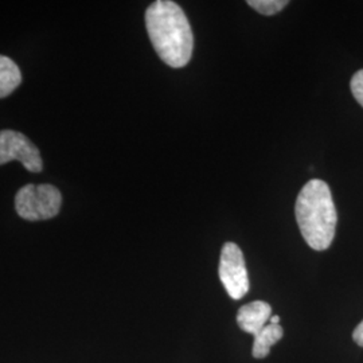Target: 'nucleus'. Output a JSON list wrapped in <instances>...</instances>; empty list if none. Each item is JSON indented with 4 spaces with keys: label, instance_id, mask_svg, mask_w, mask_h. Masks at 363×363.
Listing matches in <instances>:
<instances>
[{
    "label": "nucleus",
    "instance_id": "nucleus-10",
    "mask_svg": "<svg viewBox=\"0 0 363 363\" xmlns=\"http://www.w3.org/2000/svg\"><path fill=\"white\" fill-rule=\"evenodd\" d=\"M352 339H354V342H355L358 346L363 347V320L359 325L355 327V330H354V333H352Z\"/></svg>",
    "mask_w": 363,
    "mask_h": 363
},
{
    "label": "nucleus",
    "instance_id": "nucleus-5",
    "mask_svg": "<svg viewBox=\"0 0 363 363\" xmlns=\"http://www.w3.org/2000/svg\"><path fill=\"white\" fill-rule=\"evenodd\" d=\"M218 273L220 283L233 300H240L249 292L247 264L242 250L237 244L226 242L222 247Z\"/></svg>",
    "mask_w": 363,
    "mask_h": 363
},
{
    "label": "nucleus",
    "instance_id": "nucleus-11",
    "mask_svg": "<svg viewBox=\"0 0 363 363\" xmlns=\"http://www.w3.org/2000/svg\"><path fill=\"white\" fill-rule=\"evenodd\" d=\"M279 322H280V318H279V316L274 315V316L271 318V323H272V325H279Z\"/></svg>",
    "mask_w": 363,
    "mask_h": 363
},
{
    "label": "nucleus",
    "instance_id": "nucleus-6",
    "mask_svg": "<svg viewBox=\"0 0 363 363\" xmlns=\"http://www.w3.org/2000/svg\"><path fill=\"white\" fill-rule=\"evenodd\" d=\"M13 160H19L31 172L43 169L40 152L27 136L16 130H0V166Z\"/></svg>",
    "mask_w": 363,
    "mask_h": 363
},
{
    "label": "nucleus",
    "instance_id": "nucleus-2",
    "mask_svg": "<svg viewBox=\"0 0 363 363\" xmlns=\"http://www.w3.org/2000/svg\"><path fill=\"white\" fill-rule=\"evenodd\" d=\"M295 216L308 247L322 252L334 241L337 214L331 190L325 181L312 179L298 193Z\"/></svg>",
    "mask_w": 363,
    "mask_h": 363
},
{
    "label": "nucleus",
    "instance_id": "nucleus-7",
    "mask_svg": "<svg viewBox=\"0 0 363 363\" xmlns=\"http://www.w3.org/2000/svg\"><path fill=\"white\" fill-rule=\"evenodd\" d=\"M22 84L19 66L9 57L0 55V99L7 97Z\"/></svg>",
    "mask_w": 363,
    "mask_h": 363
},
{
    "label": "nucleus",
    "instance_id": "nucleus-9",
    "mask_svg": "<svg viewBox=\"0 0 363 363\" xmlns=\"http://www.w3.org/2000/svg\"><path fill=\"white\" fill-rule=\"evenodd\" d=\"M351 93L354 96V99L358 101V104L363 106V69L358 70L350 82Z\"/></svg>",
    "mask_w": 363,
    "mask_h": 363
},
{
    "label": "nucleus",
    "instance_id": "nucleus-4",
    "mask_svg": "<svg viewBox=\"0 0 363 363\" xmlns=\"http://www.w3.org/2000/svg\"><path fill=\"white\" fill-rule=\"evenodd\" d=\"M62 206V194L52 184H26L15 195V210L26 220L54 218Z\"/></svg>",
    "mask_w": 363,
    "mask_h": 363
},
{
    "label": "nucleus",
    "instance_id": "nucleus-3",
    "mask_svg": "<svg viewBox=\"0 0 363 363\" xmlns=\"http://www.w3.org/2000/svg\"><path fill=\"white\" fill-rule=\"evenodd\" d=\"M272 307L262 300H255L242 306L237 313V323L242 331L255 337L252 354L257 359L269 355L271 347L284 337L280 325H272Z\"/></svg>",
    "mask_w": 363,
    "mask_h": 363
},
{
    "label": "nucleus",
    "instance_id": "nucleus-1",
    "mask_svg": "<svg viewBox=\"0 0 363 363\" xmlns=\"http://www.w3.org/2000/svg\"><path fill=\"white\" fill-rule=\"evenodd\" d=\"M145 27L160 60L174 69L187 65L194 35L187 16L175 1L157 0L145 11Z\"/></svg>",
    "mask_w": 363,
    "mask_h": 363
},
{
    "label": "nucleus",
    "instance_id": "nucleus-8",
    "mask_svg": "<svg viewBox=\"0 0 363 363\" xmlns=\"http://www.w3.org/2000/svg\"><path fill=\"white\" fill-rule=\"evenodd\" d=\"M247 6L256 10L257 13L271 16L284 10L286 6H288V1L286 0H249Z\"/></svg>",
    "mask_w": 363,
    "mask_h": 363
}]
</instances>
